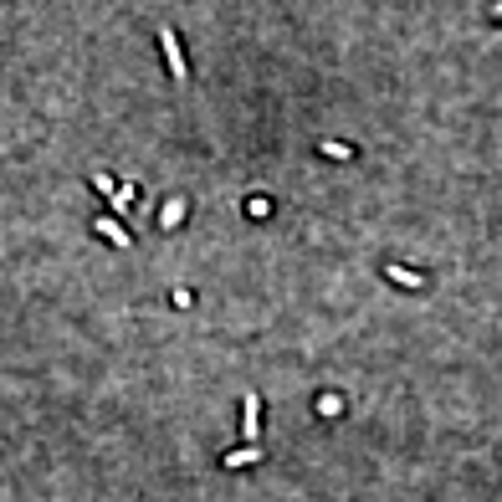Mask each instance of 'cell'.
I'll list each match as a JSON object with an SVG mask.
<instances>
[{
    "mask_svg": "<svg viewBox=\"0 0 502 502\" xmlns=\"http://www.w3.org/2000/svg\"><path fill=\"white\" fill-rule=\"evenodd\" d=\"M159 46H164V62H169V72L184 77V51H180V36L169 31V26H159Z\"/></svg>",
    "mask_w": 502,
    "mask_h": 502,
    "instance_id": "obj_1",
    "label": "cell"
},
{
    "mask_svg": "<svg viewBox=\"0 0 502 502\" xmlns=\"http://www.w3.org/2000/svg\"><path fill=\"white\" fill-rule=\"evenodd\" d=\"M241 431L251 435V441L261 435V400H257V395H246V400H241Z\"/></svg>",
    "mask_w": 502,
    "mask_h": 502,
    "instance_id": "obj_2",
    "label": "cell"
},
{
    "mask_svg": "<svg viewBox=\"0 0 502 502\" xmlns=\"http://www.w3.org/2000/svg\"><path fill=\"white\" fill-rule=\"evenodd\" d=\"M251 461H261V446H246V451H231V456H226V471H236V467H251Z\"/></svg>",
    "mask_w": 502,
    "mask_h": 502,
    "instance_id": "obj_3",
    "label": "cell"
},
{
    "mask_svg": "<svg viewBox=\"0 0 502 502\" xmlns=\"http://www.w3.org/2000/svg\"><path fill=\"white\" fill-rule=\"evenodd\" d=\"M98 231L108 236L113 246H128V231H123V226H113V220H98Z\"/></svg>",
    "mask_w": 502,
    "mask_h": 502,
    "instance_id": "obj_4",
    "label": "cell"
}]
</instances>
